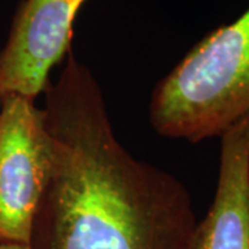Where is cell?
<instances>
[{
    "instance_id": "5",
    "label": "cell",
    "mask_w": 249,
    "mask_h": 249,
    "mask_svg": "<svg viewBox=\"0 0 249 249\" xmlns=\"http://www.w3.org/2000/svg\"><path fill=\"white\" fill-rule=\"evenodd\" d=\"M220 139L213 202L196 222L188 249H249V114Z\"/></svg>"
},
{
    "instance_id": "6",
    "label": "cell",
    "mask_w": 249,
    "mask_h": 249,
    "mask_svg": "<svg viewBox=\"0 0 249 249\" xmlns=\"http://www.w3.org/2000/svg\"><path fill=\"white\" fill-rule=\"evenodd\" d=\"M0 249H29V247L18 244H0Z\"/></svg>"
},
{
    "instance_id": "3",
    "label": "cell",
    "mask_w": 249,
    "mask_h": 249,
    "mask_svg": "<svg viewBox=\"0 0 249 249\" xmlns=\"http://www.w3.org/2000/svg\"><path fill=\"white\" fill-rule=\"evenodd\" d=\"M0 244L28 245L53 168L43 108L19 94L0 97Z\"/></svg>"
},
{
    "instance_id": "2",
    "label": "cell",
    "mask_w": 249,
    "mask_h": 249,
    "mask_svg": "<svg viewBox=\"0 0 249 249\" xmlns=\"http://www.w3.org/2000/svg\"><path fill=\"white\" fill-rule=\"evenodd\" d=\"M249 114V7L199 40L152 91L150 122L163 137H220Z\"/></svg>"
},
{
    "instance_id": "4",
    "label": "cell",
    "mask_w": 249,
    "mask_h": 249,
    "mask_svg": "<svg viewBox=\"0 0 249 249\" xmlns=\"http://www.w3.org/2000/svg\"><path fill=\"white\" fill-rule=\"evenodd\" d=\"M86 0H21L0 50V97L35 100L71 49L73 21Z\"/></svg>"
},
{
    "instance_id": "1",
    "label": "cell",
    "mask_w": 249,
    "mask_h": 249,
    "mask_svg": "<svg viewBox=\"0 0 249 249\" xmlns=\"http://www.w3.org/2000/svg\"><path fill=\"white\" fill-rule=\"evenodd\" d=\"M65 58L43 91L53 168L29 249H188L196 217L187 187L124 148L93 72L72 49Z\"/></svg>"
}]
</instances>
